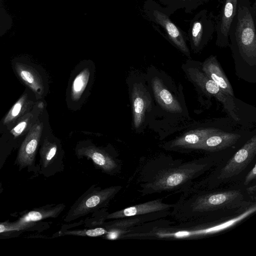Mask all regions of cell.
Segmentation results:
<instances>
[{
	"mask_svg": "<svg viewBox=\"0 0 256 256\" xmlns=\"http://www.w3.org/2000/svg\"><path fill=\"white\" fill-rule=\"evenodd\" d=\"M38 100L34 94L26 88L18 99L0 120V134L8 131L22 116L34 108Z\"/></svg>",
	"mask_w": 256,
	"mask_h": 256,
	"instance_id": "7c38bea8",
	"label": "cell"
},
{
	"mask_svg": "<svg viewBox=\"0 0 256 256\" xmlns=\"http://www.w3.org/2000/svg\"><path fill=\"white\" fill-rule=\"evenodd\" d=\"M144 220V218L142 216H133L104 222L101 226L104 227L108 231L115 230H122L125 234L128 230L137 226Z\"/></svg>",
	"mask_w": 256,
	"mask_h": 256,
	"instance_id": "d4e9b609",
	"label": "cell"
},
{
	"mask_svg": "<svg viewBox=\"0 0 256 256\" xmlns=\"http://www.w3.org/2000/svg\"><path fill=\"white\" fill-rule=\"evenodd\" d=\"M256 4L250 0H237V11L232 22L229 42L236 64H256Z\"/></svg>",
	"mask_w": 256,
	"mask_h": 256,
	"instance_id": "6da1fadb",
	"label": "cell"
},
{
	"mask_svg": "<svg viewBox=\"0 0 256 256\" xmlns=\"http://www.w3.org/2000/svg\"><path fill=\"white\" fill-rule=\"evenodd\" d=\"M12 26V18L6 9L2 0H0V37L6 34Z\"/></svg>",
	"mask_w": 256,
	"mask_h": 256,
	"instance_id": "83f0119b",
	"label": "cell"
},
{
	"mask_svg": "<svg viewBox=\"0 0 256 256\" xmlns=\"http://www.w3.org/2000/svg\"><path fill=\"white\" fill-rule=\"evenodd\" d=\"M26 232H28V228L16 220L0 222V238L17 237Z\"/></svg>",
	"mask_w": 256,
	"mask_h": 256,
	"instance_id": "4316f807",
	"label": "cell"
},
{
	"mask_svg": "<svg viewBox=\"0 0 256 256\" xmlns=\"http://www.w3.org/2000/svg\"><path fill=\"white\" fill-rule=\"evenodd\" d=\"M106 210L105 208L93 212L90 218H88L84 220V224L85 226L88 228L101 226L106 220V216L109 214Z\"/></svg>",
	"mask_w": 256,
	"mask_h": 256,
	"instance_id": "f1b7e54d",
	"label": "cell"
},
{
	"mask_svg": "<svg viewBox=\"0 0 256 256\" xmlns=\"http://www.w3.org/2000/svg\"><path fill=\"white\" fill-rule=\"evenodd\" d=\"M216 18L206 10L199 12L191 20L188 30L190 48L194 53L200 52L212 38Z\"/></svg>",
	"mask_w": 256,
	"mask_h": 256,
	"instance_id": "ba28073f",
	"label": "cell"
},
{
	"mask_svg": "<svg viewBox=\"0 0 256 256\" xmlns=\"http://www.w3.org/2000/svg\"><path fill=\"white\" fill-rule=\"evenodd\" d=\"M84 224V220H82L80 221L79 222L70 224V226H68L67 224H64L62 226V228L60 230H68L70 228H72L75 226H80L82 224Z\"/></svg>",
	"mask_w": 256,
	"mask_h": 256,
	"instance_id": "1f68e13d",
	"label": "cell"
},
{
	"mask_svg": "<svg viewBox=\"0 0 256 256\" xmlns=\"http://www.w3.org/2000/svg\"><path fill=\"white\" fill-rule=\"evenodd\" d=\"M188 80L205 94L212 96L223 106L224 110L235 120H238L236 106L232 97L222 90L220 87L208 77L198 66L197 62L187 60L182 66Z\"/></svg>",
	"mask_w": 256,
	"mask_h": 256,
	"instance_id": "277c9868",
	"label": "cell"
},
{
	"mask_svg": "<svg viewBox=\"0 0 256 256\" xmlns=\"http://www.w3.org/2000/svg\"><path fill=\"white\" fill-rule=\"evenodd\" d=\"M237 11V0H224L222 6L216 20V44L220 48L230 44V28Z\"/></svg>",
	"mask_w": 256,
	"mask_h": 256,
	"instance_id": "9a60e30c",
	"label": "cell"
},
{
	"mask_svg": "<svg viewBox=\"0 0 256 256\" xmlns=\"http://www.w3.org/2000/svg\"><path fill=\"white\" fill-rule=\"evenodd\" d=\"M256 186L254 185L253 186H250L247 188L246 190L249 194H254L256 192Z\"/></svg>",
	"mask_w": 256,
	"mask_h": 256,
	"instance_id": "d6a6232c",
	"label": "cell"
},
{
	"mask_svg": "<svg viewBox=\"0 0 256 256\" xmlns=\"http://www.w3.org/2000/svg\"><path fill=\"white\" fill-rule=\"evenodd\" d=\"M75 152L78 158H86L90 160L96 168L105 174L114 175L121 170L120 160L105 148L91 144H82L76 146Z\"/></svg>",
	"mask_w": 256,
	"mask_h": 256,
	"instance_id": "9c48e42d",
	"label": "cell"
},
{
	"mask_svg": "<svg viewBox=\"0 0 256 256\" xmlns=\"http://www.w3.org/2000/svg\"><path fill=\"white\" fill-rule=\"evenodd\" d=\"M12 70L21 84L32 91L38 100L44 99L48 82L42 68L26 56H18L11 60Z\"/></svg>",
	"mask_w": 256,
	"mask_h": 256,
	"instance_id": "5b68a950",
	"label": "cell"
},
{
	"mask_svg": "<svg viewBox=\"0 0 256 256\" xmlns=\"http://www.w3.org/2000/svg\"><path fill=\"white\" fill-rule=\"evenodd\" d=\"M151 86L155 99L162 109L173 114L182 111L180 102L161 78L158 76L154 78Z\"/></svg>",
	"mask_w": 256,
	"mask_h": 256,
	"instance_id": "ac0fdd59",
	"label": "cell"
},
{
	"mask_svg": "<svg viewBox=\"0 0 256 256\" xmlns=\"http://www.w3.org/2000/svg\"><path fill=\"white\" fill-rule=\"evenodd\" d=\"M90 70L86 68L74 78L70 87V96L74 102L78 100L82 96L90 78Z\"/></svg>",
	"mask_w": 256,
	"mask_h": 256,
	"instance_id": "cb8c5ba5",
	"label": "cell"
},
{
	"mask_svg": "<svg viewBox=\"0 0 256 256\" xmlns=\"http://www.w3.org/2000/svg\"><path fill=\"white\" fill-rule=\"evenodd\" d=\"M144 10L150 20L162 28L169 41L183 54L190 57V50L184 32L162 12L160 6L154 0H147L144 4Z\"/></svg>",
	"mask_w": 256,
	"mask_h": 256,
	"instance_id": "52a82bcc",
	"label": "cell"
},
{
	"mask_svg": "<svg viewBox=\"0 0 256 256\" xmlns=\"http://www.w3.org/2000/svg\"><path fill=\"white\" fill-rule=\"evenodd\" d=\"M202 71L227 94L234 97L233 88L216 56L210 55L200 63Z\"/></svg>",
	"mask_w": 256,
	"mask_h": 256,
	"instance_id": "ffe728a7",
	"label": "cell"
},
{
	"mask_svg": "<svg viewBox=\"0 0 256 256\" xmlns=\"http://www.w3.org/2000/svg\"><path fill=\"white\" fill-rule=\"evenodd\" d=\"M199 170L197 166H188L174 169L157 176L152 182L146 184V194L172 190L190 179Z\"/></svg>",
	"mask_w": 256,
	"mask_h": 256,
	"instance_id": "30bf717a",
	"label": "cell"
},
{
	"mask_svg": "<svg viewBox=\"0 0 256 256\" xmlns=\"http://www.w3.org/2000/svg\"><path fill=\"white\" fill-rule=\"evenodd\" d=\"M220 130L214 128H200L190 131L169 142L168 146L176 149H196L210 135Z\"/></svg>",
	"mask_w": 256,
	"mask_h": 256,
	"instance_id": "7402d4cb",
	"label": "cell"
},
{
	"mask_svg": "<svg viewBox=\"0 0 256 256\" xmlns=\"http://www.w3.org/2000/svg\"><path fill=\"white\" fill-rule=\"evenodd\" d=\"M13 150H14V147L10 140L8 136L7 140L0 148V170L4 166L7 158ZM2 184L0 183V193L2 192Z\"/></svg>",
	"mask_w": 256,
	"mask_h": 256,
	"instance_id": "f546056e",
	"label": "cell"
},
{
	"mask_svg": "<svg viewBox=\"0 0 256 256\" xmlns=\"http://www.w3.org/2000/svg\"><path fill=\"white\" fill-rule=\"evenodd\" d=\"M48 122L45 108L18 149L14 164L18 167L19 170L26 169L28 172H33L34 176L38 175L36 156L42 134Z\"/></svg>",
	"mask_w": 256,
	"mask_h": 256,
	"instance_id": "3957f363",
	"label": "cell"
},
{
	"mask_svg": "<svg viewBox=\"0 0 256 256\" xmlns=\"http://www.w3.org/2000/svg\"><path fill=\"white\" fill-rule=\"evenodd\" d=\"M172 206H173L172 204L162 203V199H157L126 208L108 214L106 216V220L140 216L170 208Z\"/></svg>",
	"mask_w": 256,
	"mask_h": 256,
	"instance_id": "d6986e66",
	"label": "cell"
},
{
	"mask_svg": "<svg viewBox=\"0 0 256 256\" xmlns=\"http://www.w3.org/2000/svg\"><path fill=\"white\" fill-rule=\"evenodd\" d=\"M256 177V166L254 165V168L249 172L246 177L244 184L247 185L250 182L255 180Z\"/></svg>",
	"mask_w": 256,
	"mask_h": 256,
	"instance_id": "4dcf8cb0",
	"label": "cell"
},
{
	"mask_svg": "<svg viewBox=\"0 0 256 256\" xmlns=\"http://www.w3.org/2000/svg\"><path fill=\"white\" fill-rule=\"evenodd\" d=\"M240 136L220 130L204 139L196 149L215 152L225 149L234 144Z\"/></svg>",
	"mask_w": 256,
	"mask_h": 256,
	"instance_id": "603a6c76",
	"label": "cell"
},
{
	"mask_svg": "<svg viewBox=\"0 0 256 256\" xmlns=\"http://www.w3.org/2000/svg\"><path fill=\"white\" fill-rule=\"evenodd\" d=\"M238 190H230L210 194L198 198L192 204L194 212L212 210L228 206L242 198Z\"/></svg>",
	"mask_w": 256,
	"mask_h": 256,
	"instance_id": "5bb4252c",
	"label": "cell"
},
{
	"mask_svg": "<svg viewBox=\"0 0 256 256\" xmlns=\"http://www.w3.org/2000/svg\"><path fill=\"white\" fill-rule=\"evenodd\" d=\"M108 232V230L104 227L98 226L83 229L60 230L53 235V237L65 236L98 237L103 236Z\"/></svg>",
	"mask_w": 256,
	"mask_h": 256,
	"instance_id": "484cf974",
	"label": "cell"
},
{
	"mask_svg": "<svg viewBox=\"0 0 256 256\" xmlns=\"http://www.w3.org/2000/svg\"><path fill=\"white\" fill-rule=\"evenodd\" d=\"M66 205L64 203L48 204L22 212L16 220L21 224L35 222L48 218H58L64 210Z\"/></svg>",
	"mask_w": 256,
	"mask_h": 256,
	"instance_id": "44dd1931",
	"label": "cell"
},
{
	"mask_svg": "<svg viewBox=\"0 0 256 256\" xmlns=\"http://www.w3.org/2000/svg\"><path fill=\"white\" fill-rule=\"evenodd\" d=\"M132 100L134 125L138 129L143 124L146 113L150 110L152 98L146 88L138 84L133 88Z\"/></svg>",
	"mask_w": 256,
	"mask_h": 256,
	"instance_id": "e0dca14e",
	"label": "cell"
},
{
	"mask_svg": "<svg viewBox=\"0 0 256 256\" xmlns=\"http://www.w3.org/2000/svg\"><path fill=\"white\" fill-rule=\"evenodd\" d=\"M122 188L121 186L102 188L96 184L92 185L70 206L64 222H70L106 208Z\"/></svg>",
	"mask_w": 256,
	"mask_h": 256,
	"instance_id": "7a4b0ae2",
	"label": "cell"
},
{
	"mask_svg": "<svg viewBox=\"0 0 256 256\" xmlns=\"http://www.w3.org/2000/svg\"><path fill=\"white\" fill-rule=\"evenodd\" d=\"M45 108L44 99L38 100L29 112L22 116L8 131L5 132L10 140L14 150L18 149L26 136Z\"/></svg>",
	"mask_w": 256,
	"mask_h": 256,
	"instance_id": "4fadbf2b",
	"label": "cell"
},
{
	"mask_svg": "<svg viewBox=\"0 0 256 256\" xmlns=\"http://www.w3.org/2000/svg\"><path fill=\"white\" fill-rule=\"evenodd\" d=\"M38 151V174L49 178L63 172L64 152L59 140L50 132L48 122L42 134Z\"/></svg>",
	"mask_w": 256,
	"mask_h": 256,
	"instance_id": "8992f818",
	"label": "cell"
},
{
	"mask_svg": "<svg viewBox=\"0 0 256 256\" xmlns=\"http://www.w3.org/2000/svg\"><path fill=\"white\" fill-rule=\"evenodd\" d=\"M256 154V136H254L236 152L220 171V179L239 174L254 159Z\"/></svg>",
	"mask_w": 256,
	"mask_h": 256,
	"instance_id": "8fae6325",
	"label": "cell"
},
{
	"mask_svg": "<svg viewBox=\"0 0 256 256\" xmlns=\"http://www.w3.org/2000/svg\"><path fill=\"white\" fill-rule=\"evenodd\" d=\"M255 211L256 206L254 205L253 208H250L249 210H246L238 216L210 228L192 230H180L176 232H162V231H160L158 232H152L153 234H150L148 236H156L160 238H188L192 236L206 235L208 234L216 233L226 229L230 227L240 221L244 220Z\"/></svg>",
	"mask_w": 256,
	"mask_h": 256,
	"instance_id": "2e32d148",
	"label": "cell"
}]
</instances>
